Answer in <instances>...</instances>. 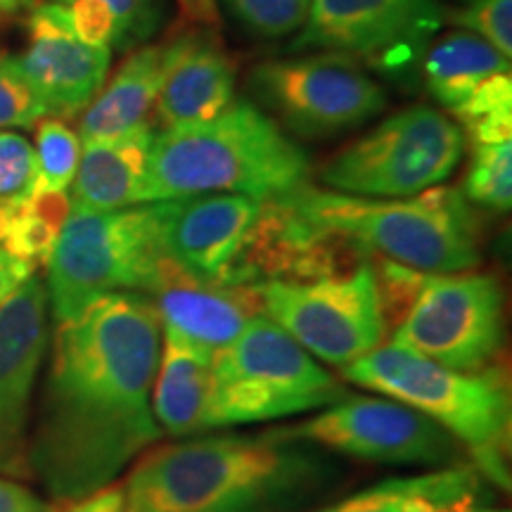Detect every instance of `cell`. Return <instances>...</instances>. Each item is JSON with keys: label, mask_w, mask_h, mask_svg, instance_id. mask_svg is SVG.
Instances as JSON below:
<instances>
[{"label": "cell", "mask_w": 512, "mask_h": 512, "mask_svg": "<svg viewBox=\"0 0 512 512\" xmlns=\"http://www.w3.org/2000/svg\"><path fill=\"white\" fill-rule=\"evenodd\" d=\"M162 318L143 292H107L57 323L31 427V477L55 503L114 484L162 439L152 382Z\"/></svg>", "instance_id": "6da1fadb"}, {"label": "cell", "mask_w": 512, "mask_h": 512, "mask_svg": "<svg viewBox=\"0 0 512 512\" xmlns=\"http://www.w3.org/2000/svg\"><path fill=\"white\" fill-rule=\"evenodd\" d=\"M330 451L275 430L147 448L124 484L126 512H302L342 482Z\"/></svg>", "instance_id": "7a4b0ae2"}, {"label": "cell", "mask_w": 512, "mask_h": 512, "mask_svg": "<svg viewBox=\"0 0 512 512\" xmlns=\"http://www.w3.org/2000/svg\"><path fill=\"white\" fill-rule=\"evenodd\" d=\"M309 178V155L245 98L216 119L157 131L147 164L150 202L211 192L266 202L306 188Z\"/></svg>", "instance_id": "3957f363"}, {"label": "cell", "mask_w": 512, "mask_h": 512, "mask_svg": "<svg viewBox=\"0 0 512 512\" xmlns=\"http://www.w3.org/2000/svg\"><path fill=\"white\" fill-rule=\"evenodd\" d=\"M342 377L427 415L470 453L479 475L510 489L512 399L501 366L463 373L389 342L344 366Z\"/></svg>", "instance_id": "277c9868"}, {"label": "cell", "mask_w": 512, "mask_h": 512, "mask_svg": "<svg viewBox=\"0 0 512 512\" xmlns=\"http://www.w3.org/2000/svg\"><path fill=\"white\" fill-rule=\"evenodd\" d=\"M297 200L318 226L415 271H475L482 261L479 219L456 188L437 185L413 197L377 200L306 185Z\"/></svg>", "instance_id": "5b68a950"}, {"label": "cell", "mask_w": 512, "mask_h": 512, "mask_svg": "<svg viewBox=\"0 0 512 512\" xmlns=\"http://www.w3.org/2000/svg\"><path fill=\"white\" fill-rule=\"evenodd\" d=\"M349 392L271 318L259 313L214 351L200 430L256 425L323 411Z\"/></svg>", "instance_id": "8992f818"}, {"label": "cell", "mask_w": 512, "mask_h": 512, "mask_svg": "<svg viewBox=\"0 0 512 512\" xmlns=\"http://www.w3.org/2000/svg\"><path fill=\"white\" fill-rule=\"evenodd\" d=\"M155 204L117 211H72L46 266L55 323L69 320L107 292L152 294L171 266Z\"/></svg>", "instance_id": "52a82bcc"}, {"label": "cell", "mask_w": 512, "mask_h": 512, "mask_svg": "<svg viewBox=\"0 0 512 512\" xmlns=\"http://www.w3.org/2000/svg\"><path fill=\"white\" fill-rule=\"evenodd\" d=\"M467 138L448 114L415 105L392 114L320 169L335 192L396 200L437 188L465 157Z\"/></svg>", "instance_id": "ba28073f"}, {"label": "cell", "mask_w": 512, "mask_h": 512, "mask_svg": "<svg viewBox=\"0 0 512 512\" xmlns=\"http://www.w3.org/2000/svg\"><path fill=\"white\" fill-rule=\"evenodd\" d=\"M247 86L275 124L309 140L354 131L387 107V91L361 64L332 53L261 62Z\"/></svg>", "instance_id": "9c48e42d"}, {"label": "cell", "mask_w": 512, "mask_h": 512, "mask_svg": "<svg viewBox=\"0 0 512 512\" xmlns=\"http://www.w3.org/2000/svg\"><path fill=\"white\" fill-rule=\"evenodd\" d=\"M505 339V294L494 273H425L392 344L451 370H482Z\"/></svg>", "instance_id": "30bf717a"}, {"label": "cell", "mask_w": 512, "mask_h": 512, "mask_svg": "<svg viewBox=\"0 0 512 512\" xmlns=\"http://www.w3.org/2000/svg\"><path fill=\"white\" fill-rule=\"evenodd\" d=\"M259 297L264 316L328 366H349L387 335L373 259L332 278L271 280L259 285Z\"/></svg>", "instance_id": "8fae6325"}, {"label": "cell", "mask_w": 512, "mask_h": 512, "mask_svg": "<svg viewBox=\"0 0 512 512\" xmlns=\"http://www.w3.org/2000/svg\"><path fill=\"white\" fill-rule=\"evenodd\" d=\"M446 19L437 0H311L292 50H325L382 74H406Z\"/></svg>", "instance_id": "7c38bea8"}, {"label": "cell", "mask_w": 512, "mask_h": 512, "mask_svg": "<svg viewBox=\"0 0 512 512\" xmlns=\"http://www.w3.org/2000/svg\"><path fill=\"white\" fill-rule=\"evenodd\" d=\"M292 437L330 453L377 465L446 467L463 460V446L415 408L380 396H347L316 418L285 427Z\"/></svg>", "instance_id": "4fadbf2b"}, {"label": "cell", "mask_w": 512, "mask_h": 512, "mask_svg": "<svg viewBox=\"0 0 512 512\" xmlns=\"http://www.w3.org/2000/svg\"><path fill=\"white\" fill-rule=\"evenodd\" d=\"M48 292L29 275L0 302V477L29 479L34 389L50 344Z\"/></svg>", "instance_id": "5bb4252c"}, {"label": "cell", "mask_w": 512, "mask_h": 512, "mask_svg": "<svg viewBox=\"0 0 512 512\" xmlns=\"http://www.w3.org/2000/svg\"><path fill=\"white\" fill-rule=\"evenodd\" d=\"M373 259L354 240L318 226L297 200V192L261 202L235 285H264L271 280L332 278L356 271Z\"/></svg>", "instance_id": "9a60e30c"}, {"label": "cell", "mask_w": 512, "mask_h": 512, "mask_svg": "<svg viewBox=\"0 0 512 512\" xmlns=\"http://www.w3.org/2000/svg\"><path fill=\"white\" fill-rule=\"evenodd\" d=\"M171 259L209 285H235L261 202L247 195H188L152 202Z\"/></svg>", "instance_id": "2e32d148"}, {"label": "cell", "mask_w": 512, "mask_h": 512, "mask_svg": "<svg viewBox=\"0 0 512 512\" xmlns=\"http://www.w3.org/2000/svg\"><path fill=\"white\" fill-rule=\"evenodd\" d=\"M15 60L48 117L72 119L105 86L112 50L81 41L62 5L41 3L29 12L27 48Z\"/></svg>", "instance_id": "e0dca14e"}, {"label": "cell", "mask_w": 512, "mask_h": 512, "mask_svg": "<svg viewBox=\"0 0 512 512\" xmlns=\"http://www.w3.org/2000/svg\"><path fill=\"white\" fill-rule=\"evenodd\" d=\"M238 64L214 29L192 27L164 43L155 126L178 128L216 119L235 100Z\"/></svg>", "instance_id": "ac0fdd59"}, {"label": "cell", "mask_w": 512, "mask_h": 512, "mask_svg": "<svg viewBox=\"0 0 512 512\" xmlns=\"http://www.w3.org/2000/svg\"><path fill=\"white\" fill-rule=\"evenodd\" d=\"M152 304L162 325L209 351H219L245 330L261 311L259 285H209L192 278L181 266L166 268Z\"/></svg>", "instance_id": "d6986e66"}, {"label": "cell", "mask_w": 512, "mask_h": 512, "mask_svg": "<svg viewBox=\"0 0 512 512\" xmlns=\"http://www.w3.org/2000/svg\"><path fill=\"white\" fill-rule=\"evenodd\" d=\"M155 128L119 140L86 143L81 150L69 202L72 211H117L150 204V164Z\"/></svg>", "instance_id": "ffe728a7"}, {"label": "cell", "mask_w": 512, "mask_h": 512, "mask_svg": "<svg viewBox=\"0 0 512 512\" xmlns=\"http://www.w3.org/2000/svg\"><path fill=\"white\" fill-rule=\"evenodd\" d=\"M164 46H140L119 64L112 79L83 110L79 133L83 143L119 140L143 128H155Z\"/></svg>", "instance_id": "44dd1931"}, {"label": "cell", "mask_w": 512, "mask_h": 512, "mask_svg": "<svg viewBox=\"0 0 512 512\" xmlns=\"http://www.w3.org/2000/svg\"><path fill=\"white\" fill-rule=\"evenodd\" d=\"M214 351L162 325V354L152 382V413L164 434L190 437L200 432Z\"/></svg>", "instance_id": "7402d4cb"}, {"label": "cell", "mask_w": 512, "mask_h": 512, "mask_svg": "<svg viewBox=\"0 0 512 512\" xmlns=\"http://www.w3.org/2000/svg\"><path fill=\"white\" fill-rule=\"evenodd\" d=\"M479 498L475 465H446L413 477H394L368 486L316 512H439Z\"/></svg>", "instance_id": "603a6c76"}, {"label": "cell", "mask_w": 512, "mask_h": 512, "mask_svg": "<svg viewBox=\"0 0 512 512\" xmlns=\"http://www.w3.org/2000/svg\"><path fill=\"white\" fill-rule=\"evenodd\" d=\"M510 72V60L470 31H451L430 43L422 62L427 93L448 112H456L479 83Z\"/></svg>", "instance_id": "cb8c5ba5"}, {"label": "cell", "mask_w": 512, "mask_h": 512, "mask_svg": "<svg viewBox=\"0 0 512 512\" xmlns=\"http://www.w3.org/2000/svg\"><path fill=\"white\" fill-rule=\"evenodd\" d=\"M69 214V192L34 190L27 200L0 209V249L34 268L46 264Z\"/></svg>", "instance_id": "d4e9b609"}, {"label": "cell", "mask_w": 512, "mask_h": 512, "mask_svg": "<svg viewBox=\"0 0 512 512\" xmlns=\"http://www.w3.org/2000/svg\"><path fill=\"white\" fill-rule=\"evenodd\" d=\"M453 121L475 145L510 143L512 138V79L510 72L494 74L479 83Z\"/></svg>", "instance_id": "484cf974"}, {"label": "cell", "mask_w": 512, "mask_h": 512, "mask_svg": "<svg viewBox=\"0 0 512 512\" xmlns=\"http://www.w3.org/2000/svg\"><path fill=\"white\" fill-rule=\"evenodd\" d=\"M38 181L34 190L67 192L72 188L81 159V140L67 121L43 117L36 124Z\"/></svg>", "instance_id": "4316f807"}, {"label": "cell", "mask_w": 512, "mask_h": 512, "mask_svg": "<svg viewBox=\"0 0 512 512\" xmlns=\"http://www.w3.org/2000/svg\"><path fill=\"white\" fill-rule=\"evenodd\" d=\"M467 202L508 211L512 204V143L475 145L463 181Z\"/></svg>", "instance_id": "83f0119b"}, {"label": "cell", "mask_w": 512, "mask_h": 512, "mask_svg": "<svg viewBox=\"0 0 512 512\" xmlns=\"http://www.w3.org/2000/svg\"><path fill=\"white\" fill-rule=\"evenodd\" d=\"M223 5L254 36L280 38L304 27L311 0H223Z\"/></svg>", "instance_id": "f1b7e54d"}, {"label": "cell", "mask_w": 512, "mask_h": 512, "mask_svg": "<svg viewBox=\"0 0 512 512\" xmlns=\"http://www.w3.org/2000/svg\"><path fill=\"white\" fill-rule=\"evenodd\" d=\"M38 181L36 150L22 133L0 131V209L19 204Z\"/></svg>", "instance_id": "f546056e"}, {"label": "cell", "mask_w": 512, "mask_h": 512, "mask_svg": "<svg viewBox=\"0 0 512 512\" xmlns=\"http://www.w3.org/2000/svg\"><path fill=\"white\" fill-rule=\"evenodd\" d=\"M48 117L46 105L19 72L15 57H0V131L31 128Z\"/></svg>", "instance_id": "4dcf8cb0"}, {"label": "cell", "mask_w": 512, "mask_h": 512, "mask_svg": "<svg viewBox=\"0 0 512 512\" xmlns=\"http://www.w3.org/2000/svg\"><path fill=\"white\" fill-rule=\"evenodd\" d=\"M451 22L494 46L503 57H512V0H465L451 12Z\"/></svg>", "instance_id": "1f68e13d"}, {"label": "cell", "mask_w": 512, "mask_h": 512, "mask_svg": "<svg viewBox=\"0 0 512 512\" xmlns=\"http://www.w3.org/2000/svg\"><path fill=\"white\" fill-rule=\"evenodd\" d=\"M50 3L67 5L72 0H50ZM112 12L119 31V50H136L145 46L152 36L159 34L164 24V0H100Z\"/></svg>", "instance_id": "d6a6232c"}, {"label": "cell", "mask_w": 512, "mask_h": 512, "mask_svg": "<svg viewBox=\"0 0 512 512\" xmlns=\"http://www.w3.org/2000/svg\"><path fill=\"white\" fill-rule=\"evenodd\" d=\"M62 8L67 12L74 34L81 41L91 43V46L119 50L117 22H114L112 12L107 10L105 3H100V0H72Z\"/></svg>", "instance_id": "836d02e7"}, {"label": "cell", "mask_w": 512, "mask_h": 512, "mask_svg": "<svg viewBox=\"0 0 512 512\" xmlns=\"http://www.w3.org/2000/svg\"><path fill=\"white\" fill-rule=\"evenodd\" d=\"M55 512H126L124 484L114 482L91 496L55 503Z\"/></svg>", "instance_id": "e575fe53"}, {"label": "cell", "mask_w": 512, "mask_h": 512, "mask_svg": "<svg viewBox=\"0 0 512 512\" xmlns=\"http://www.w3.org/2000/svg\"><path fill=\"white\" fill-rule=\"evenodd\" d=\"M0 512H55V505L43 501L17 479L0 477Z\"/></svg>", "instance_id": "d590c367"}, {"label": "cell", "mask_w": 512, "mask_h": 512, "mask_svg": "<svg viewBox=\"0 0 512 512\" xmlns=\"http://www.w3.org/2000/svg\"><path fill=\"white\" fill-rule=\"evenodd\" d=\"M36 268L24 264V261L12 259L10 254L0 252V302L8 297L10 292H15L29 275H34Z\"/></svg>", "instance_id": "8d00e7d4"}, {"label": "cell", "mask_w": 512, "mask_h": 512, "mask_svg": "<svg viewBox=\"0 0 512 512\" xmlns=\"http://www.w3.org/2000/svg\"><path fill=\"white\" fill-rule=\"evenodd\" d=\"M178 8L192 27L214 29L219 24V0H178Z\"/></svg>", "instance_id": "74e56055"}, {"label": "cell", "mask_w": 512, "mask_h": 512, "mask_svg": "<svg viewBox=\"0 0 512 512\" xmlns=\"http://www.w3.org/2000/svg\"><path fill=\"white\" fill-rule=\"evenodd\" d=\"M36 0H0V15H17V12L31 10Z\"/></svg>", "instance_id": "f35d334b"}, {"label": "cell", "mask_w": 512, "mask_h": 512, "mask_svg": "<svg viewBox=\"0 0 512 512\" xmlns=\"http://www.w3.org/2000/svg\"><path fill=\"white\" fill-rule=\"evenodd\" d=\"M475 508H477V501H463V503H456V505H451V508H444L439 512H475Z\"/></svg>", "instance_id": "ab89813d"}, {"label": "cell", "mask_w": 512, "mask_h": 512, "mask_svg": "<svg viewBox=\"0 0 512 512\" xmlns=\"http://www.w3.org/2000/svg\"><path fill=\"white\" fill-rule=\"evenodd\" d=\"M475 512H508V510H489V508H475Z\"/></svg>", "instance_id": "60d3db41"}, {"label": "cell", "mask_w": 512, "mask_h": 512, "mask_svg": "<svg viewBox=\"0 0 512 512\" xmlns=\"http://www.w3.org/2000/svg\"><path fill=\"white\" fill-rule=\"evenodd\" d=\"M460 3H465V0H460Z\"/></svg>", "instance_id": "b9f144b4"}]
</instances>
